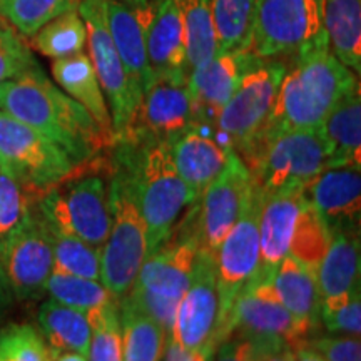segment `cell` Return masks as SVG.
Listing matches in <instances>:
<instances>
[{"label": "cell", "mask_w": 361, "mask_h": 361, "mask_svg": "<svg viewBox=\"0 0 361 361\" xmlns=\"http://www.w3.org/2000/svg\"><path fill=\"white\" fill-rule=\"evenodd\" d=\"M0 268L17 300L32 301L45 293L52 274V246L47 226L34 204L0 241Z\"/></svg>", "instance_id": "4fadbf2b"}, {"label": "cell", "mask_w": 361, "mask_h": 361, "mask_svg": "<svg viewBox=\"0 0 361 361\" xmlns=\"http://www.w3.org/2000/svg\"><path fill=\"white\" fill-rule=\"evenodd\" d=\"M178 7L184 34L189 71L197 69L218 54L213 16L209 0H174Z\"/></svg>", "instance_id": "1f68e13d"}, {"label": "cell", "mask_w": 361, "mask_h": 361, "mask_svg": "<svg viewBox=\"0 0 361 361\" xmlns=\"http://www.w3.org/2000/svg\"><path fill=\"white\" fill-rule=\"evenodd\" d=\"M216 361H252V343L241 336H229L219 345Z\"/></svg>", "instance_id": "ee69618b"}, {"label": "cell", "mask_w": 361, "mask_h": 361, "mask_svg": "<svg viewBox=\"0 0 361 361\" xmlns=\"http://www.w3.org/2000/svg\"><path fill=\"white\" fill-rule=\"evenodd\" d=\"M37 67L30 47L13 27L0 19V84Z\"/></svg>", "instance_id": "60d3db41"}, {"label": "cell", "mask_w": 361, "mask_h": 361, "mask_svg": "<svg viewBox=\"0 0 361 361\" xmlns=\"http://www.w3.org/2000/svg\"><path fill=\"white\" fill-rule=\"evenodd\" d=\"M252 178L238 152H231L228 164L197 201L200 250L214 256L226 234L241 213Z\"/></svg>", "instance_id": "e0dca14e"}, {"label": "cell", "mask_w": 361, "mask_h": 361, "mask_svg": "<svg viewBox=\"0 0 361 361\" xmlns=\"http://www.w3.org/2000/svg\"><path fill=\"white\" fill-rule=\"evenodd\" d=\"M296 361H326V360H324L318 351L311 348V346L306 345V343H303V345H300L296 348Z\"/></svg>", "instance_id": "c3c4849f"}, {"label": "cell", "mask_w": 361, "mask_h": 361, "mask_svg": "<svg viewBox=\"0 0 361 361\" xmlns=\"http://www.w3.org/2000/svg\"><path fill=\"white\" fill-rule=\"evenodd\" d=\"M360 233L338 231L316 268V284L323 300L343 296L360 286Z\"/></svg>", "instance_id": "484cf974"}, {"label": "cell", "mask_w": 361, "mask_h": 361, "mask_svg": "<svg viewBox=\"0 0 361 361\" xmlns=\"http://www.w3.org/2000/svg\"><path fill=\"white\" fill-rule=\"evenodd\" d=\"M111 228L101 251V283L119 301L128 295L147 258V238L141 209L128 171L111 161Z\"/></svg>", "instance_id": "5b68a950"}, {"label": "cell", "mask_w": 361, "mask_h": 361, "mask_svg": "<svg viewBox=\"0 0 361 361\" xmlns=\"http://www.w3.org/2000/svg\"><path fill=\"white\" fill-rule=\"evenodd\" d=\"M305 202V189L263 196L258 219L261 258L258 276H273L278 264L290 255L291 234Z\"/></svg>", "instance_id": "7402d4cb"}, {"label": "cell", "mask_w": 361, "mask_h": 361, "mask_svg": "<svg viewBox=\"0 0 361 361\" xmlns=\"http://www.w3.org/2000/svg\"><path fill=\"white\" fill-rule=\"evenodd\" d=\"M12 300H13L12 291L11 288H8L6 276H4L2 268H0V323L4 322L8 308L12 306Z\"/></svg>", "instance_id": "7dc6e473"}, {"label": "cell", "mask_w": 361, "mask_h": 361, "mask_svg": "<svg viewBox=\"0 0 361 361\" xmlns=\"http://www.w3.org/2000/svg\"><path fill=\"white\" fill-rule=\"evenodd\" d=\"M134 8L144 24L152 75L188 79L186 34L174 0H149Z\"/></svg>", "instance_id": "ac0fdd59"}, {"label": "cell", "mask_w": 361, "mask_h": 361, "mask_svg": "<svg viewBox=\"0 0 361 361\" xmlns=\"http://www.w3.org/2000/svg\"><path fill=\"white\" fill-rule=\"evenodd\" d=\"M329 241H331V231L306 200L293 229L290 256L316 273L319 261L323 259L328 250Z\"/></svg>", "instance_id": "8d00e7d4"}, {"label": "cell", "mask_w": 361, "mask_h": 361, "mask_svg": "<svg viewBox=\"0 0 361 361\" xmlns=\"http://www.w3.org/2000/svg\"><path fill=\"white\" fill-rule=\"evenodd\" d=\"M276 296L296 319L316 328L319 322V296L314 271L288 255L271 276Z\"/></svg>", "instance_id": "4316f807"}, {"label": "cell", "mask_w": 361, "mask_h": 361, "mask_svg": "<svg viewBox=\"0 0 361 361\" xmlns=\"http://www.w3.org/2000/svg\"><path fill=\"white\" fill-rule=\"evenodd\" d=\"M32 204L20 184L0 171V241L20 223Z\"/></svg>", "instance_id": "b9f144b4"}, {"label": "cell", "mask_w": 361, "mask_h": 361, "mask_svg": "<svg viewBox=\"0 0 361 361\" xmlns=\"http://www.w3.org/2000/svg\"><path fill=\"white\" fill-rule=\"evenodd\" d=\"M51 72L59 87L78 101L94 117L99 128L117 141L107 101L87 54L80 52L71 57L56 59L51 66Z\"/></svg>", "instance_id": "cb8c5ba5"}, {"label": "cell", "mask_w": 361, "mask_h": 361, "mask_svg": "<svg viewBox=\"0 0 361 361\" xmlns=\"http://www.w3.org/2000/svg\"><path fill=\"white\" fill-rule=\"evenodd\" d=\"M0 111L51 139L75 166L92 161L117 144L78 101L49 80L39 66L0 84Z\"/></svg>", "instance_id": "6da1fadb"}, {"label": "cell", "mask_w": 361, "mask_h": 361, "mask_svg": "<svg viewBox=\"0 0 361 361\" xmlns=\"http://www.w3.org/2000/svg\"><path fill=\"white\" fill-rule=\"evenodd\" d=\"M255 57L250 52H218L204 66L189 71L188 90L194 123L214 126Z\"/></svg>", "instance_id": "d6986e66"}, {"label": "cell", "mask_w": 361, "mask_h": 361, "mask_svg": "<svg viewBox=\"0 0 361 361\" xmlns=\"http://www.w3.org/2000/svg\"><path fill=\"white\" fill-rule=\"evenodd\" d=\"M322 49H328L323 0H258L250 54L283 61Z\"/></svg>", "instance_id": "8992f818"}, {"label": "cell", "mask_w": 361, "mask_h": 361, "mask_svg": "<svg viewBox=\"0 0 361 361\" xmlns=\"http://www.w3.org/2000/svg\"><path fill=\"white\" fill-rule=\"evenodd\" d=\"M107 24L114 45L128 72L130 85L141 101L142 94L151 85L152 75L146 51L144 24L135 8L117 0H107Z\"/></svg>", "instance_id": "603a6c76"}, {"label": "cell", "mask_w": 361, "mask_h": 361, "mask_svg": "<svg viewBox=\"0 0 361 361\" xmlns=\"http://www.w3.org/2000/svg\"><path fill=\"white\" fill-rule=\"evenodd\" d=\"M173 144L117 141L114 157L128 171L146 224L147 256L168 241L184 207L191 206L184 180L176 169Z\"/></svg>", "instance_id": "3957f363"}, {"label": "cell", "mask_w": 361, "mask_h": 361, "mask_svg": "<svg viewBox=\"0 0 361 361\" xmlns=\"http://www.w3.org/2000/svg\"><path fill=\"white\" fill-rule=\"evenodd\" d=\"M238 156L263 196L305 189L329 166V146L322 128L261 135Z\"/></svg>", "instance_id": "277c9868"}, {"label": "cell", "mask_w": 361, "mask_h": 361, "mask_svg": "<svg viewBox=\"0 0 361 361\" xmlns=\"http://www.w3.org/2000/svg\"><path fill=\"white\" fill-rule=\"evenodd\" d=\"M328 49L343 66L361 71V0H323Z\"/></svg>", "instance_id": "83f0119b"}, {"label": "cell", "mask_w": 361, "mask_h": 361, "mask_svg": "<svg viewBox=\"0 0 361 361\" xmlns=\"http://www.w3.org/2000/svg\"><path fill=\"white\" fill-rule=\"evenodd\" d=\"M78 6L79 0H0V19L30 39L47 22Z\"/></svg>", "instance_id": "e575fe53"}, {"label": "cell", "mask_w": 361, "mask_h": 361, "mask_svg": "<svg viewBox=\"0 0 361 361\" xmlns=\"http://www.w3.org/2000/svg\"><path fill=\"white\" fill-rule=\"evenodd\" d=\"M305 343L326 361H361L360 336H318L314 340L308 338Z\"/></svg>", "instance_id": "7bdbcfd3"}, {"label": "cell", "mask_w": 361, "mask_h": 361, "mask_svg": "<svg viewBox=\"0 0 361 361\" xmlns=\"http://www.w3.org/2000/svg\"><path fill=\"white\" fill-rule=\"evenodd\" d=\"M78 12L82 17L87 34V56L97 74L111 112L112 128L119 141L133 126L139 99L130 85L129 75L109 32L107 0H79Z\"/></svg>", "instance_id": "8fae6325"}, {"label": "cell", "mask_w": 361, "mask_h": 361, "mask_svg": "<svg viewBox=\"0 0 361 361\" xmlns=\"http://www.w3.org/2000/svg\"><path fill=\"white\" fill-rule=\"evenodd\" d=\"M286 67L279 59L255 57L219 111L214 123L218 137L238 154L246 151L264 129Z\"/></svg>", "instance_id": "9c48e42d"}, {"label": "cell", "mask_w": 361, "mask_h": 361, "mask_svg": "<svg viewBox=\"0 0 361 361\" xmlns=\"http://www.w3.org/2000/svg\"><path fill=\"white\" fill-rule=\"evenodd\" d=\"M74 169L75 164L57 144L0 111V171L16 179L30 201H39Z\"/></svg>", "instance_id": "ba28073f"}, {"label": "cell", "mask_w": 361, "mask_h": 361, "mask_svg": "<svg viewBox=\"0 0 361 361\" xmlns=\"http://www.w3.org/2000/svg\"><path fill=\"white\" fill-rule=\"evenodd\" d=\"M313 331V326L296 319L284 308L271 278L258 274L239 291L228 323L229 336H241L252 343H286L295 350Z\"/></svg>", "instance_id": "7c38bea8"}, {"label": "cell", "mask_w": 361, "mask_h": 361, "mask_svg": "<svg viewBox=\"0 0 361 361\" xmlns=\"http://www.w3.org/2000/svg\"><path fill=\"white\" fill-rule=\"evenodd\" d=\"M171 340L189 351L216 356L219 338V295L214 256L197 252L192 279L176 308Z\"/></svg>", "instance_id": "5bb4252c"}, {"label": "cell", "mask_w": 361, "mask_h": 361, "mask_svg": "<svg viewBox=\"0 0 361 361\" xmlns=\"http://www.w3.org/2000/svg\"><path fill=\"white\" fill-rule=\"evenodd\" d=\"M56 355L32 324L0 329V361H54Z\"/></svg>", "instance_id": "f35d334b"}, {"label": "cell", "mask_w": 361, "mask_h": 361, "mask_svg": "<svg viewBox=\"0 0 361 361\" xmlns=\"http://www.w3.org/2000/svg\"><path fill=\"white\" fill-rule=\"evenodd\" d=\"M54 361H87V356L74 353V351H66V353H59Z\"/></svg>", "instance_id": "681fc988"}, {"label": "cell", "mask_w": 361, "mask_h": 361, "mask_svg": "<svg viewBox=\"0 0 361 361\" xmlns=\"http://www.w3.org/2000/svg\"><path fill=\"white\" fill-rule=\"evenodd\" d=\"M197 252V219H192L191 209L184 223L176 226L168 241L144 259L129 291L179 305L192 279Z\"/></svg>", "instance_id": "9a60e30c"}, {"label": "cell", "mask_w": 361, "mask_h": 361, "mask_svg": "<svg viewBox=\"0 0 361 361\" xmlns=\"http://www.w3.org/2000/svg\"><path fill=\"white\" fill-rule=\"evenodd\" d=\"M322 319L328 331L360 336L361 333V295L360 286L343 296L323 300L319 308Z\"/></svg>", "instance_id": "ab89813d"}, {"label": "cell", "mask_w": 361, "mask_h": 361, "mask_svg": "<svg viewBox=\"0 0 361 361\" xmlns=\"http://www.w3.org/2000/svg\"><path fill=\"white\" fill-rule=\"evenodd\" d=\"M166 361H213V356H209L204 351H189L180 348L178 343L168 340V348H166Z\"/></svg>", "instance_id": "bcb514c9"}, {"label": "cell", "mask_w": 361, "mask_h": 361, "mask_svg": "<svg viewBox=\"0 0 361 361\" xmlns=\"http://www.w3.org/2000/svg\"><path fill=\"white\" fill-rule=\"evenodd\" d=\"M80 171V178L71 176L39 197L37 207L45 224L57 231L82 239L90 246L102 247L111 228L109 188L97 173Z\"/></svg>", "instance_id": "52a82bcc"}, {"label": "cell", "mask_w": 361, "mask_h": 361, "mask_svg": "<svg viewBox=\"0 0 361 361\" xmlns=\"http://www.w3.org/2000/svg\"><path fill=\"white\" fill-rule=\"evenodd\" d=\"M47 231L52 246V273L101 278V247L90 246L82 239L57 231L51 226H47Z\"/></svg>", "instance_id": "836d02e7"}, {"label": "cell", "mask_w": 361, "mask_h": 361, "mask_svg": "<svg viewBox=\"0 0 361 361\" xmlns=\"http://www.w3.org/2000/svg\"><path fill=\"white\" fill-rule=\"evenodd\" d=\"M261 191L252 180L239 218L216 252V281L219 295V338L221 343L229 338L228 323L234 300L239 291L259 271V211Z\"/></svg>", "instance_id": "30bf717a"}, {"label": "cell", "mask_w": 361, "mask_h": 361, "mask_svg": "<svg viewBox=\"0 0 361 361\" xmlns=\"http://www.w3.org/2000/svg\"><path fill=\"white\" fill-rule=\"evenodd\" d=\"M85 25L78 8L64 12L47 22L32 37L30 45L45 57L64 59L84 52L85 47Z\"/></svg>", "instance_id": "d6a6232c"}, {"label": "cell", "mask_w": 361, "mask_h": 361, "mask_svg": "<svg viewBox=\"0 0 361 361\" xmlns=\"http://www.w3.org/2000/svg\"><path fill=\"white\" fill-rule=\"evenodd\" d=\"M305 196L329 231L360 233L361 174L360 169L326 168L305 188Z\"/></svg>", "instance_id": "ffe728a7"}, {"label": "cell", "mask_w": 361, "mask_h": 361, "mask_svg": "<svg viewBox=\"0 0 361 361\" xmlns=\"http://www.w3.org/2000/svg\"><path fill=\"white\" fill-rule=\"evenodd\" d=\"M252 361H296V350L286 343H252Z\"/></svg>", "instance_id": "f6af8a7d"}, {"label": "cell", "mask_w": 361, "mask_h": 361, "mask_svg": "<svg viewBox=\"0 0 361 361\" xmlns=\"http://www.w3.org/2000/svg\"><path fill=\"white\" fill-rule=\"evenodd\" d=\"M356 84L360 82L355 72L328 49L293 59L279 84L268 123L258 137L279 130L322 128L329 111Z\"/></svg>", "instance_id": "7a4b0ae2"}, {"label": "cell", "mask_w": 361, "mask_h": 361, "mask_svg": "<svg viewBox=\"0 0 361 361\" xmlns=\"http://www.w3.org/2000/svg\"><path fill=\"white\" fill-rule=\"evenodd\" d=\"M90 346L87 361H123L119 301L89 311Z\"/></svg>", "instance_id": "74e56055"}, {"label": "cell", "mask_w": 361, "mask_h": 361, "mask_svg": "<svg viewBox=\"0 0 361 361\" xmlns=\"http://www.w3.org/2000/svg\"><path fill=\"white\" fill-rule=\"evenodd\" d=\"M45 293H49L51 300L57 303L71 306L82 313H89L117 301L101 283V279L72 276V274L52 273L45 286Z\"/></svg>", "instance_id": "d590c367"}, {"label": "cell", "mask_w": 361, "mask_h": 361, "mask_svg": "<svg viewBox=\"0 0 361 361\" xmlns=\"http://www.w3.org/2000/svg\"><path fill=\"white\" fill-rule=\"evenodd\" d=\"M211 124L194 123L171 146L176 169L186 184L191 204H196L228 164L233 149L209 133Z\"/></svg>", "instance_id": "44dd1931"}, {"label": "cell", "mask_w": 361, "mask_h": 361, "mask_svg": "<svg viewBox=\"0 0 361 361\" xmlns=\"http://www.w3.org/2000/svg\"><path fill=\"white\" fill-rule=\"evenodd\" d=\"M123 361H161L169 335L156 319L130 303L119 300Z\"/></svg>", "instance_id": "f546056e"}, {"label": "cell", "mask_w": 361, "mask_h": 361, "mask_svg": "<svg viewBox=\"0 0 361 361\" xmlns=\"http://www.w3.org/2000/svg\"><path fill=\"white\" fill-rule=\"evenodd\" d=\"M117 2H123V4H126V6H129V7H141V6H144V4H147L149 0H117Z\"/></svg>", "instance_id": "f907efd6"}, {"label": "cell", "mask_w": 361, "mask_h": 361, "mask_svg": "<svg viewBox=\"0 0 361 361\" xmlns=\"http://www.w3.org/2000/svg\"><path fill=\"white\" fill-rule=\"evenodd\" d=\"M322 130L329 146L328 168L361 169V92L356 84L323 121Z\"/></svg>", "instance_id": "d4e9b609"}, {"label": "cell", "mask_w": 361, "mask_h": 361, "mask_svg": "<svg viewBox=\"0 0 361 361\" xmlns=\"http://www.w3.org/2000/svg\"><path fill=\"white\" fill-rule=\"evenodd\" d=\"M218 52H250L258 0H209Z\"/></svg>", "instance_id": "4dcf8cb0"}, {"label": "cell", "mask_w": 361, "mask_h": 361, "mask_svg": "<svg viewBox=\"0 0 361 361\" xmlns=\"http://www.w3.org/2000/svg\"><path fill=\"white\" fill-rule=\"evenodd\" d=\"M192 124L188 79L154 78L139 101L129 133L119 141L174 144Z\"/></svg>", "instance_id": "2e32d148"}, {"label": "cell", "mask_w": 361, "mask_h": 361, "mask_svg": "<svg viewBox=\"0 0 361 361\" xmlns=\"http://www.w3.org/2000/svg\"><path fill=\"white\" fill-rule=\"evenodd\" d=\"M37 322L40 335L54 355L74 351L87 356L90 346V324L82 311L49 300L40 306Z\"/></svg>", "instance_id": "f1b7e54d"}]
</instances>
